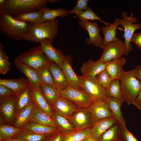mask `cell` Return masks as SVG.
Segmentation results:
<instances>
[{
	"mask_svg": "<svg viewBox=\"0 0 141 141\" xmlns=\"http://www.w3.org/2000/svg\"><path fill=\"white\" fill-rule=\"evenodd\" d=\"M4 47L2 43H0V74H5L9 70L10 64L9 61L8 55L4 50Z\"/></svg>",
	"mask_w": 141,
	"mask_h": 141,
	"instance_id": "40",
	"label": "cell"
},
{
	"mask_svg": "<svg viewBox=\"0 0 141 141\" xmlns=\"http://www.w3.org/2000/svg\"><path fill=\"white\" fill-rule=\"evenodd\" d=\"M60 92L61 97L69 100L79 108H88L94 102L82 90L68 86Z\"/></svg>",
	"mask_w": 141,
	"mask_h": 141,
	"instance_id": "8",
	"label": "cell"
},
{
	"mask_svg": "<svg viewBox=\"0 0 141 141\" xmlns=\"http://www.w3.org/2000/svg\"><path fill=\"white\" fill-rule=\"evenodd\" d=\"M36 104L33 100L17 115L14 126L20 128L28 124L31 118Z\"/></svg>",
	"mask_w": 141,
	"mask_h": 141,
	"instance_id": "26",
	"label": "cell"
},
{
	"mask_svg": "<svg viewBox=\"0 0 141 141\" xmlns=\"http://www.w3.org/2000/svg\"><path fill=\"white\" fill-rule=\"evenodd\" d=\"M40 91L48 103L52 107L60 97V92L55 86L50 85L40 84Z\"/></svg>",
	"mask_w": 141,
	"mask_h": 141,
	"instance_id": "29",
	"label": "cell"
},
{
	"mask_svg": "<svg viewBox=\"0 0 141 141\" xmlns=\"http://www.w3.org/2000/svg\"><path fill=\"white\" fill-rule=\"evenodd\" d=\"M13 94H16V93L7 86L0 84V97Z\"/></svg>",
	"mask_w": 141,
	"mask_h": 141,
	"instance_id": "45",
	"label": "cell"
},
{
	"mask_svg": "<svg viewBox=\"0 0 141 141\" xmlns=\"http://www.w3.org/2000/svg\"><path fill=\"white\" fill-rule=\"evenodd\" d=\"M2 141H26L24 140L17 138H12L3 140Z\"/></svg>",
	"mask_w": 141,
	"mask_h": 141,
	"instance_id": "50",
	"label": "cell"
},
{
	"mask_svg": "<svg viewBox=\"0 0 141 141\" xmlns=\"http://www.w3.org/2000/svg\"><path fill=\"white\" fill-rule=\"evenodd\" d=\"M121 92L124 101L128 105L132 104L141 90V83L134 75L132 70H122L120 79Z\"/></svg>",
	"mask_w": 141,
	"mask_h": 141,
	"instance_id": "4",
	"label": "cell"
},
{
	"mask_svg": "<svg viewBox=\"0 0 141 141\" xmlns=\"http://www.w3.org/2000/svg\"><path fill=\"white\" fill-rule=\"evenodd\" d=\"M16 107L18 113L33 100L32 90L30 85L16 94Z\"/></svg>",
	"mask_w": 141,
	"mask_h": 141,
	"instance_id": "28",
	"label": "cell"
},
{
	"mask_svg": "<svg viewBox=\"0 0 141 141\" xmlns=\"http://www.w3.org/2000/svg\"><path fill=\"white\" fill-rule=\"evenodd\" d=\"M41 10L19 15L12 17L14 19L28 23L39 24L43 22Z\"/></svg>",
	"mask_w": 141,
	"mask_h": 141,
	"instance_id": "34",
	"label": "cell"
},
{
	"mask_svg": "<svg viewBox=\"0 0 141 141\" xmlns=\"http://www.w3.org/2000/svg\"><path fill=\"white\" fill-rule=\"evenodd\" d=\"M15 63L18 70L27 77L31 86H40V83L36 70L15 60Z\"/></svg>",
	"mask_w": 141,
	"mask_h": 141,
	"instance_id": "19",
	"label": "cell"
},
{
	"mask_svg": "<svg viewBox=\"0 0 141 141\" xmlns=\"http://www.w3.org/2000/svg\"><path fill=\"white\" fill-rule=\"evenodd\" d=\"M83 90L94 102H105L107 97L105 89L95 77L79 76Z\"/></svg>",
	"mask_w": 141,
	"mask_h": 141,
	"instance_id": "6",
	"label": "cell"
},
{
	"mask_svg": "<svg viewBox=\"0 0 141 141\" xmlns=\"http://www.w3.org/2000/svg\"><path fill=\"white\" fill-rule=\"evenodd\" d=\"M15 60L36 70L49 64L51 62L44 54L40 45L32 47L28 51L20 54Z\"/></svg>",
	"mask_w": 141,
	"mask_h": 141,
	"instance_id": "5",
	"label": "cell"
},
{
	"mask_svg": "<svg viewBox=\"0 0 141 141\" xmlns=\"http://www.w3.org/2000/svg\"><path fill=\"white\" fill-rule=\"evenodd\" d=\"M7 0H0V11L2 9Z\"/></svg>",
	"mask_w": 141,
	"mask_h": 141,
	"instance_id": "52",
	"label": "cell"
},
{
	"mask_svg": "<svg viewBox=\"0 0 141 141\" xmlns=\"http://www.w3.org/2000/svg\"><path fill=\"white\" fill-rule=\"evenodd\" d=\"M53 119L62 131H65L70 133L76 130L68 120L63 116L55 112L54 113Z\"/></svg>",
	"mask_w": 141,
	"mask_h": 141,
	"instance_id": "39",
	"label": "cell"
},
{
	"mask_svg": "<svg viewBox=\"0 0 141 141\" xmlns=\"http://www.w3.org/2000/svg\"><path fill=\"white\" fill-rule=\"evenodd\" d=\"M52 43L48 39L43 40L39 42L43 52L49 60L56 63L62 69L66 55L60 49L55 48Z\"/></svg>",
	"mask_w": 141,
	"mask_h": 141,
	"instance_id": "13",
	"label": "cell"
},
{
	"mask_svg": "<svg viewBox=\"0 0 141 141\" xmlns=\"http://www.w3.org/2000/svg\"><path fill=\"white\" fill-rule=\"evenodd\" d=\"M125 42L119 39L110 42L105 46L102 54L99 60L104 62L122 57L128 54Z\"/></svg>",
	"mask_w": 141,
	"mask_h": 141,
	"instance_id": "9",
	"label": "cell"
},
{
	"mask_svg": "<svg viewBox=\"0 0 141 141\" xmlns=\"http://www.w3.org/2000/svg\"><path fill=\"white\" fill-rule=\"evenodd\" d=\"M99 141L122 140L120 125L117 122L106 131Z\"/></svg>",
	"mask_w": 141,
	"mask_h": 141,
	"instance_id": "32",
	"label": "cell"
},
{
	"mask_svg": "<svg viewBox=\"0 0 141 141\" xmlns=\"http://www.w3.org/2000/svg\"><path fill=\"white\" fill-rule=\"evenodd\" d=\"M83 141H99V140L92 137L91 135Z\"/></svg>",
	"mask_w": 141,
	"mask_h": 141,
	"instance_id": "51",
	"label": "cell"
},
{
	"mask_svg": "<svg viewBox=\"0 0 141 141\" xmlns=\"http://www.w3.org/2000/svg\"><path fill=\"white\" fill-rule=\"evenodd\" d=\"M74 14L77 15L78 18L79 20H90L94 21L95 20H98L102 22L105 25H110L111 24L101 19L89 7L86 10L79 11Z\"/></svg>",
	"mask_w": 141,
	"mask_h": 141,
	"instance_id": "38",
	"label": "cell"
},
{
	"mask_svg": "<svg viewBox=\"0 0 141 141\" xmlns=\"http://www.w3.org/2000/svg\"><path fill=\"white\" fill-rule=\"evenodd\" d=\"M105 102L111 111L117 122L121 126H126L125 121L121 110V107L123 102L116 98L107 97Z\"/></svg>",
	"mask_w": 141,
	"mask_h": 141,
	"instance_id": "27",
	"label": "cell"
},
{
	"mask_svg": "<svg viewBox=\"0 0 141 141\" xmlns=\"http://www.w3.org/2000/svg\"><path fill=\"white\" fill-rule=\"evenodd\" d=\"M58 0H7L0 13L12 17L40 10L46 7L48 3H55Z\"/></svg>",
	"mask_w": 141,
	"mask_h": 141,
	"instance_id": "1",
	"label": "cell"
},
{
	"mask_svg": "<svg viewBox=\"0 0 141 141\" xmlns=\"http://www.w3.org/2000/svg\"><path fill=\"white\" fill-rule=\"evenodd\" d=\"M72 57L70 55H66L63 63L62 70L68 86L83 90L79 77L72 67Z\"/></svg>",
	"mask_w": 141,
	"mask_h": 141,
	"instance_id": "12",
	"label": "cell"
},
{
	"mask_svg": "<svg viewBox=\"0 0 141 141\" xmlns=\"http://www.w3.org/2000/svg\"><path fill=\"white\" fill-rule=\"evenodd\" d=\"M31 86L33 100L37 106L53 119L54 113L52 107L48 103L42 94L40 87Z\"/></svg>",
	"mask_w": 141,
	"mask_h": 141,
	"instance_id": "18",
	"label": "cell"
},
{
	"mask_svg": "<svg viewBox=\"0 0 141 141\" xmlns=\"http://www.w3.org/2000/svg\"><path fill=\"white\" fill-rule=\"evenodd\" d=\"M58 20L39 24L28 23L26 40L34 42L48 39L52 42L58 34Z\"/></svg>",
	"mask_w": 141,
	"mask_h": 141,
	"instance_id": "2",
	"label": "cell"
},
{
	"mask_svg": "<svg viewBox=\"0 0 141 141\" xmlns=\"http://www.w3.org/2000/svg\"><path fill=\"white\" fill-rule=\"evenodd\" d=\"M132 70L135 77L141 83V65L138 66Z\"/></svg>",
	"mask_w": 141,
	"mask_h": 141,
	"instance_id": "47",
	"label": "cell"
},
{
	"mask_svg": "<svg viewBox=\"0 0 141 141\" xmlns=\"http://www.w3.org/2000/svg\"><path fill=\"white\" fill-rule=\"evenodd\" d=\"M132 104L136 106L138 109L141 110V90Z\"/></svg>",
	"mask_w": 141,
	"mask_h": 141,
	"instance_id": "48",
	"label": "cell"
},
{
	"mask_svg": "<svg viewBox=\"0 0 141 141\" xmlns=\"http://www.w3.org/2000/svg\"><path fill=\"white\" fill-rule=\"evenodd\" d=\"M120 18H116L113 23L110 25H104L101 28L104 35L101 49L103 50L105 45L111 42L116 41L120 39L116 37V29L119 25Z\"/></svg>",
	"mask_w": 141,
	"mask_h": 141,
	"instance_id": "23",
	"label": "cell"
},
{
	"mask_svg": "<svg viewBox=\"0 0 141 141\" xmlns=\"http://www.w3.org/2000/svg\"><path fill=\"white\" fill-rule=\"evenodd\" d=\"M131 42H133L137 47L141 50V32H134L131 38Z\"/></svg>",
	"mask_w": 141,
	"mask_h": 141,
	"instance_id": "46",
	"label": "cell"
},
{
	"mask_svg": "<svg viewBox=\"0 0 141 141\" xmlns=\"http://www.w3.org/2000/svg\"><path fill=\"white\" fill-rule=\"evenodd\" d=\"M91 128L76 130L63 135L62 141H83L90 136Z\"/></svg>",
	"mask_w": 141,
	"mask_h": 141,
	"instance_id": "33",
	"label": "cell"
},
{
	"mask_svg": "<svg viewBox=\"0 0 141 141\" xmlns=\"http://www.w3.org/2000/svg\"><path fill=\"white\" fill-rule=\"evenodd\" d=\"M78 107L69 100L60 97L56 101L52 108L55 110V113L67 119L77 110Z\"/></svg>",
	"mask_w": 141,
	"mask_h": 141,
	"instance_id": "16",
	"label": "cell"
},
{
	"mask_svg": "<svg viewBox=\"0 0 141 141\" xmlns=\"http://www.w3.org/2000/svg\"><path fill=\"white\" fill-rule=\"evenodd\" d=\"M46 137L31 132L23 130L13 138H19L26 141H46Z\"/></svg>",
	"mask_w": 141,
	"mask_h": 141,
	"instance_id": "41",
	"label": "cell"
},
{
	"mask_svg": "<svg viewBox=\"0 0 141 141\" xmlns=\"http://www.w3.org/2000/svg\"><path fill=\"white\" fill-rule=\"evenodd\" d=\"M117 122L114 117L99 121L92 126L91 136L99 140L103 134Z\"/></svg>",
	"mask_w": 141,
	"mask_h": 141,
	"instance_id": "20",
	"label": "cell"
},
{
	"mask_svg": "<svg viewBox=\"0 0 141 141\" xmlns=\"http://www.w3.org/2000/svg\"><path fill=\"white\" fill-rule=\"evenodd\" d=\"M106 62L99 59L95 61L89 60L85 62L80 70L84 77H95L96 75L105 69Z\"/></svg>",
	"mask_w": 141,
	"mask_h": 141,
	"instance_id": "17",
	"label": "cell"
},
{
	"mask_svg": "<svg viewBox=\"0 0 141 141\" xmlns=\"http://www.w3.org/2000/svg\"><path fill=\"white\" fill-rule=\"evenodd\" d=\"M30 122L49 126L61 129L52 118L39 109L36 105Z\"/></svg>",
	"mask_w": 141,
	"mask_h": 141,
	"instance_id": "21",
	"label": "cell"
},
{
	"mask_svg": "<svg viewBox=\"0 0 141 141\" xmlns=\"http://www.w3.org/2000/svg\"><path fill=\"white\" fill-rule=\"evenodd\" d=\"M121 14V17L123 19H120L119 25L122 26L124 28L122 36L125 39L124 42L128 53L132 49V45L130 43L132 37L136 30L141 28V24L134 23L139 22V21L138 18L133 17V14L132 13H131L129 16H128V13L126 11H123Z\"/></svg>",
	"mask_w": 141,
	"mask_h": 141,
	"instance_id": "7",
	"label": "cell"
},
{
	"mask_svg": "<svg viewBox=\"0 0 141 141\" xmlns=\"http://www.w3.org/2000/svg\"><path fill=\"white\" fill-rule=\"evenodd\" d=\"M22 128L6 125L0 126V141L11 138L22 131Z\"/></svg>",
	"mask_w": 141,
	"mask_h": 141,
	"instance_id": "37",
	"label": "cell"
},
{
	"mask_svg": "<svg viewBox=\"0 0 141 141\" xmlns=\"http://www.w3.org/2000/svg\"><path fill=\"white\" fill-rule=\"evenodd\" d=\"M17 100L16 94L0 97L1 113L9 122L13 118Z\"/></svg>",
	"mask_w": 141,
	"mask_h": 141,
	"instance_id": "15",
	"label": "cell"
},
{
	"mask_svg": "<svg viewBox=\"0 0 141 141\" xmlns=\"http://www.w3.org/2000/svg\"><path fill=\"white\" fill-rule=\"evenodd\" d=\"M75 113L67 119L76 130L92 127L94 123L88 108H80Z\"/></svg>",
	"mask_w": 141,
	"mask_h": 141,
	"instance_id": "10",
	"label": "cell"
},
{
	"mask_svg": "<svg viewBox=\"0 0 141 141\" xmlns=\"http://www.w3.org/2000/svg\"><path fill=\"white\" fill-rule=\"evenodd\" d=\"M89 1L88 0H78L74 8L72 10H70L69 15L79 11L87 10L89 7L87 4Z\"/></svg>",
	"mask_w": 141,
	"mask_h": 141,
	"instance_id": "43",
	"label": "cell"
},
{
	"mask_svg": "<svg viewBox=\"0 0 141 141\" xmlns=\"http://www.w3.org/2000/svg\"><path fill=\"white\" fill-rule=\"evenodd\" d=\"M49 69L55 86L60 92L68 86L62 69L57 64L51 61Z\"/></svg>",
	"mask_w": 141,
	"mask_h": 141,
	"instance_id": "25",
	"label": "cell"
},
{
	"mask_svg": "<svg viewBox=\"0 0 141 141\" xmlns=\"http://www.w3.org/2000/svg\"><path fill=\"white\" fill-rule=\"evenodd\" d=\"M140 10H141V9H140Z\"/></svg>",
	"mask_w": 141,
	"mask_h": 141,
	"instance_id": "54",
	"label": "cell"
},
{
	"mask_svg": "<svg viewBox=\"0 0 141 141\" xmlns=\"http://www.w3.org/2000/svg\"><path fill=\"white\" fill-rule=\"evenodd\" d=\"M42 11L43 22L53 21L58 16L64 17L69 15L70 10L62 8L51 9L45 7L41 10Z\"/></svg>",
	"mask_w": 141,
	"mask_h": 141,
	"instance_id": "31",
	"label": "cell"
},
{
	"mask_svg": "<svg viewBox=\"0 0 141 141\" xmlns=\"http://www.w3.org/2000/svg\"><path fill=\"white\" fill-rule=\"evenodd\" d=\"M22 128L23 130L31 132L45 136L57 134L62 131L60 129L41 124L30 123Z\"/></svg>",
	"mask_w": 141,
	"mask_h": 141,
	"instance_id": "22",
	"label": "cell"
},
{
	"mask_svg": "<svg viewBox=\"0 0 141 141\" xmlns=\"http://www.w3.org/2000/svg\"><path fill=\"white\" fill-rule=\"evenodd\" d=\"M105 62V69L113 79L120 80L122 67L126 63L125 58L121 57Z\"/></svg>",
	"mask_w": 141,
	"mask_h": 141,
	"instance_id": "24",
	"label": "cell"
},
{
	"mask_svg": "<svg viewBox=\"0 0 141 141\" xmlns=\"http://www.w3.org/2000/svg\"><path fill=\"white\" fill-rule=\"evenodd\" d=\"M122 140L123 141H138L127 129L126 126L120 125Z\"/></svg>",
	"mask_w": 141,
	"mask_h": 141,
	"instance_id": "44",
	"label": "cell"
},
{
	"mask_svg": "<svg viewBox=\"0 0 141 141\" xmlns=\"http://www.w3.org/2000/svg\"><path fill=\"white\" fill-rule=\"evenodd\" d=\"M121 141H123L122 140H121Z\"/></svg>",
	"mask_w": 141,
	"mask_h": 141,
	"instance_id": "55",
	"label": "cell"
},
{
	"mask_svg": "<svg viewBox=\"0 0 141 141\" xmlns=\"http://www.w3.org/2000/svg\"><path fill=\"white\" fill-rule=\"evenodd\" d=\"M48 141H50V139Z\"/></svg>",
	"mask_w": 141,
	"mask_h": 141,
	"instance_id": "53",
	"label": "cell"
},
{
	"mask_svg": "<svg viewBox=\"0 0 141 141\" xmlns=\"http://www.w3.org/2000/svg\"><path fill=\"white\" fill-rule=\"evenodd\" d=\"M28 23L14 19L3 13H0V32L10 40H26Z\"/></svg>",
	"mask_w": 141,
	"mask_h": 141,
	"instance_id": "3",
	"label": "cell"
},
{
	"mask_svg": "<svg viewBox=\"0 0 141 141\" xmlns=\"http://www.w3.org/2000/svg\"><path fill=\"white\" fill-rule=\"evenodd\" d=\"M78 25L80 27L89 34V37L86 39L87 44L93 45L96 47L102 48L103 41L100 35L99 32L101 30L96 22H91L89 20H79Z\"/></svg>",
	"mask_w": 141,
	"mask_h": 141,
	"instance_id": "11",
	"label": "cell"
},
{
	"mask_svg": "<svg viewBox=\"0 0 141 141\" xmlns=\"http://www.w3.org/2000/svg\"><path fill=\"white\" fill-rule=\"evenodd\" d=\"M0 84L7 86L16 94L30 85V83L28 79L22 77L16 79H1Z\"/></svg>",
	"mask_w": 141,
	"mask_h": 141,
	"instance_id": "30",
	"label": "cell"
},
{
	"mask_svg": "<svg viewBox=\"0 0 141 141\" xmlns=\"http://www.w3.org/2000/svg\"><path fill=\"white\" fill-rule=\"evenodd\" d=\"M105 94L107 98H113L124 102L122 98L119 79L113 80L108 87L105 89Z\"/></svg>",
	"mask_w": 141,
	"mask_h": 141,
	"instance_id": "35",
	"label": "cell"
},
{
	"mask_svg": "<svg viewBox=\"0 0 141 141\" xmlns=\"http://www.w3.org/2000/svg\"><path fill=\"white\" fill-rule=\"evenodd\" d=\"M50 63L36 70L40 84H49L55 86L53 78L49 69Z\"/></svg>",
	"mask_w": 141,
	"mask_h": 141,
	"instance_id": "36",
	"label": "cell"
},
{
	"mask_svg": "<svg viewBox=\"0 0 141 141\" xmlns=\"http://www.w3.org/2000/svg\"><path fill=\"white\" fill-rule=\"evenodd\" d=\"M88 108L94 123L102 119L114 117L111 111L105 102H95Z\"/></svg>",
	"mask_w": 141,
	"mask_h": 141,
	"instance_id": "14",
	"label": "cell"
},
{
	"mask_svg": "<svg viewBox=\"0 0 141 141\" xmlns=\"http://www.w3.org/2000/svg\"><path fill=\"white\" fill-rule=\"evenodd\" d=\"M63 135L61 133H58L50 139V141H62Z\"/></svg>",
	"mask_w": 141,
	"mask_h": 141,
	"instance_id": "49",
	"label": "cell"
},
{
	"mask_svg": "<svg viewBox=\"0 0 141 141\" xmlns=\"http://www.w3.org/2000/svg\"><path fill=\"white\" fill-rule=\"evenodd\" d=\"M95 77L99 84L105 89L108 87L113 80L105 69L97 74Z\"/></svg>",
	"mask_w": 141,
	"mask_h": 141,
	"instance_id": "42",
	"label": "cell"
}]
</instances>
